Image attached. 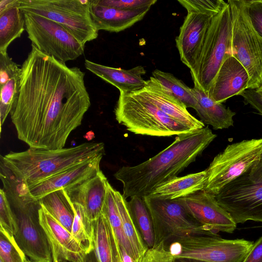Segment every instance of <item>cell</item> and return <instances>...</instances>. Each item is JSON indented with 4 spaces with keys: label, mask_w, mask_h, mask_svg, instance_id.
Returning <instances> with one entry per match:
<instances>
[{
    "label": "cell",
    "mask_w": 262,
    "mask_h": 262,
    "mask_svg": "<svg viewBox=\"0 0 262 262\" xmlns=\"http://www.w3.org/2000/svg\"><path fill=\"white\" fill-rule=\"evenodd\" d=\"M20 74L14 76L6 83L1 86V130L8 115L11 113L14 102L17 96L19 91Z\"/></svg>",
    "instance_id": "cell-33"
},
{
    "label": "cell",
    "mask_w": 262,
    "mask_h": 262,
    "mask_svg": "<svg viewBox=\"0 0 262 262\" xmlns=\"http://www.w3.org/2000/svg\"><path fill=\"white\" fill-rule=\"evenodd\" d=\"M174 262H206L204 261H201L193 259L185 258H175Z\"/></svg>",
    "instance_id": "cell-46"
},
{
    "label": "cell",
    "mask_w": 262,
    "mask_h": 262,
    "mask_svg": "<svg viewBox=\"0 0 262 262\" xmlns=\"http://www.w3.org/2000/svg\"><path fill=\"white\" fill-rule=\"evenodd\" d=\"M187 13H200L216 15L227 4L223 0H178Z\"/></svg>",
    "instance_id": "cell-35"
},
{
    "label": "cell",
    "mask_w": 262,
    "mask_h": 262,
    "mask_svg": "<svg viewBox=\"0 0 262 262\" xmlns=\"http://www.w3.org/2000/svg\"><path fill=\"white\" fill-rule=\"evenodd\" d=\"M243 262H262V236L254 243Z\"/></svg>",
    "instance_id": "cell-42"
},
{
    "label": "cell",
    "mask_w": 262,
    "mask_h": 262,
    "mask_svg": "<svg viewBox=\"0 0 262 262\" xmlns=\"http://www.w3.org/2000/svg\"><path fill=\"white\" fill-rule=\"evenodd\" d=\"M192 91L198 104L195 110L201 121L210 125L214 129L228 128L233 125V117L236 113L222 103H218L208 97L198 83H193Z\"/></svg>",
    "instance_id": "cell-23"
},
{
    "label": "cell",
    "mask_w": 262,
    "mask_h": 262,
    "mask_svg": "<svg viewBox=\"0 0 262 262\" xmlns=\"http://www.w3.org/2000/svg\"><path fill=\"white\" fill-rule=\"evenodd\" d=\"M135 92L155 105L173 119L193 130L205 127L204 124L201 120L190 114L187 107L166 92L152 76L146 81L144 88Z\"/></svg>",
    "instance_id": "cell-20"
},
{
    "label": "cell",
    "mask_w": 262,
    "mask_h": 262,
    "mask_svg": "<svg viewBox=\"0 0 262 262\" xmlns=\"http://www.w3.org/2000/svg\"><path fill=\"white\" fill-rule=\"evenodd\" d=\"M152 75L169 95L183 103L187 108L196 109L198 102L192 88L168 72L156 69L152 72Z\"/></svg>",
    "instance_id": "cell-29"
},
{
    "label": "cell",
    "mask_w": 262,
    "mask_h": 262,
    "mask_svg": "<svg viewBox=\"0 0 262 262\" xmlns=\"http://www.w3.org/2000/svg\"><path fill=\"white\" fill-rule=\"evenodd\" d=\"M115 198L125 235L130 243L135 262H139L148 248L143 241L128 210L126 199L115 190Z\"/></svg>",
    "instance_id": "cell-28"
},
{
    "label": "cell",
    "mask_w": 262,
    "mask_h": 262,
    "mask_svg": "<svg viewBox=\"0 0 262 262\" xmlns=\"http://www.w3.org/2000/svg\"><path fill=\"white\" fill-rule=\"evenodd\" d=\"M76 262H99L94 249L88 252H85Z\"/></svg>",
    "instance_id": "cell-44"
},
{
    "label": "cell",
    "mask_w": 262,
    "mask_h": 262,
    "mask_svg": "<svg viewBox=\"0 0 262 262\" xmlns=\"http://www.w3.org/2000/svg\"><path fill=\"white\" fill-rule=\"evenodd\" d=\"M72 204L75 216L71 233L85 251L88 252L94 248L92 222L86 215L82 206Z\"/></svg>",
    "instance_id": "cell-32"
},
{
    "label": "cell",
    "mask_w": 262,
    "mask_h": 262,
    "mask_svg": "<svg viewBox=\"0 0 262 262\" xmlns=\"http://www.w3.org/2000/svg\"><path fill=\"white\" fill-rule=\"evenodd\" d=\"M26 29L24 12L18 0L0 1V52H7L10 43Z\"/></svg>",
    "instance_id": "cell-24"
},
{
    "label": "cell",
    "mask_w": 262,
    "mask_h": 262,
    "mask_svg": "<svg viewBox=\"0 0 262 262\" xmlns=\"http://www.w3.org/2000/svg\"><path fill=\"white\" fill-rule=\"evenodd\" d=\"M114 112L117 122L135 134L169 137L194 131L135 92H120Z\"/></svg>",
    "instance_id": "cell-6"
},
{
    "label": "cell",
    "mask_w": 262,
    "mask_h": 262,
    "mask_svg": "<svg viewBox=\"0 0 262 262\" xmlns=\"http://www.w3.org/2000/svg\"><path fill=\"white\" fill-rule=\"evenodd\" d=\"M232 18L233 56L249 76L248 89L262 86V37L253 26L245 0L227 1Z\"/></svg>",
    "instance_id": "cell-9"
},
{
    "label": "cell",
    "mask_w": 262,
    "mask_h": 262,
    "mask_svg": "<svg viewBox=\"0 0 262 262\" xmlns=\"http://www.w3.org/2000/svg\"><path fill=\"white\" fill-rule=\"evenodd\" d=\"M38 201L52 216L71 232L75 213L72 203L63 189L52 192Z\"/></svg>",
    "instance_id": "cell-27"
},
{
    "label": "cell",
    "mask_w": 262,
    "mask_h": 262,
    "mask_svg": "<svg viewBox=\"0 0 262 262\" xmlns=\"http://www.w3.org/2000/svg\"><path fill=\"white\" fill-rule=\"evenodd\" d=\"M150 8L124 10L100 5L91 0L90 11L92 21L98 31L119 32L141 20Z\"/></svg>",
    "instance_id": "cell-21"
},
{
    "label": "cell",
    "mask_w": 262,
    "mask_h": 262,
    "mask_svg": "<svg viewBox=\"0 0 262 262\" xmlns=\"http://www.w3.org/2000/svg\"><path fill=\"white\" fill-rule=\"evenodd\" d=\"M215 198L236 224L262 222V182L252 181L247 172L225 186Z\"/></svg>",
    "instance_id": "cell-13"
},
{
    "label": "cell",
    "mask_w": 262,
    "mask_h": 262,
    "mask_svg": "<svg viewBox=\"0 0 262 262\" xmlns=\"http://www.w3.org/2000/svg\"><path fill=\"white\" fill-rule=\"evenodd\" d=\"M249 82L245 67L235 57L230 56L221 65L207 95L222 103L233 96L240 95L248 89Z\"/></svg>",
    "instance_id": "cell-17"
},
{
    "label": "cell",
    "mask_w": 262,
    "mask_h": 262,
    "mask_svg": "<svg viewBox=\"0 0 262 262\" xmlns=\"http://www.w3.org/2000/svg\"><path fill=\"white\" fill-rule=\"evenodd\" d=\"M143 198L152 218L154 246L177 237L206 229L189 212L180 199Z\"/></svg>",
    "instance_id": "cell-12"
},
{
    "label": "cell",
    "mask_w": 262,
    "mask_h": 262,
    "mask_svg": "<svg viewBox=\"0 0 262 262\" xmlns=\"http://www.w3.org/2000/svg\"><path fill=\"white\" fill-rule=\"evenodd\" d=\"M93 247L99 262H122L119 244L106 215L92 222Z\"/></svg>",
    "instance_id": "cell-25"
},
{
    "label": "cell",
    "mask_w": 262,
    "mask_h": 262,
    "mask_svg": "<svg viewBox=\"0 0 262 262\" xmlns=\"http://www.w3.org/2000/svg\"><path fill=\"white\" fill-rule=\"evenodd\" d=\"M252 24L262 37V0H245Z\"/></svg>",
    "instance_id": "cell-40"
},
{
    "label": "cell",
    "mask_w": 262,
    "mask_h": 262,
    "mask_svg": "<svg viewBox=\"0 0 262 262\" xmlns=\"http://www.w3.org/2000/svg\"><path fill=\"white\" fill-rule=\"evenodd\" d=\"M206 170L175 177L157 187L148 196L162 199L183 198L204 189Z\"/></svg>",
    "instance_id": "cell-26"
},
{
    "label": "cell",
    "mask_w": 262,
    "mask_h": 262,
    "mask_svg": "<svg viewBox=\"0 0 262 262\" xmlns=\"http://www.w3.org/2000/svg\"><path fill=\"white\" fill-rule=\"evenodd\" d=\"M104 155L102 142H85L69 148H29L1 156V164L18 180L30 186L77 165Z\"/></svg>",
    "instance_id": "cell-3"
},
{
    "label": "cell",
    "mask_w": 262,
    "mask_h": 262,
    "mask_svg": "<svg viewBox=\"0 0 262 262\" xmlns=\"http://www.w3.org/2000/svg\"><path fill=\"white\" fill-rule=\"evenodd\" d=\"M248 177L254 182H262V151L258 160L247 172Z\"/></svg>",
    "instance_id": "cell-43"
},
{
    "label": "cell",
    "mask_w": 262,
    "mask_h": 262,
    "mask_svg": "<svg viewBox=\"0 0 262 262\" xmlns=\"http://www.w3.org/2000/svg\"><path fill=\"white\" fill-rule=\"evenodd\" d=\"M189 212L206 229L232 233L237 224L218 203L215 196L204 190L180 199Z\"/></svg>",
    "instance_id": "cell-14"
},
{
    "label": "cell",
    "mask_w": 262,
    "mask_h": 262,
    "mask_svg": "<svg viewBox=\"0 0 262 262\" xmlns=\"http://www.w3.org/2000/svg\"><path fill=\"white\" fill-rule=\"evenodd\" d=\"M216 137L209 127L177 136L168 147L135 166H124L114 174L123 185V196L144 198L159 185L178 177Z\"/></svg>",
    "instance_id": "cell-2"
},
{
    "label": "cell",
    "mask_w": 262,
    "mask_h": 262,
    "mask_svg": "<svg viewBox=\"0 0 262 262\" xmlns=\"http://www.w3.org/2000/svg\"><path fill=\"white\" fill-rule=\"evenodd\" d=\"M254 243L245 239H226L202 229L164 243L175 258L206 262H243Z\"/></svg>",
    "instance_id": "cell-5"
},
{
    "label": "cell",
    "mask_w": 262,
    "mask_h": 262,
    "mask_svg": "<svg viewBox=\"0 0 262 262\" xmlns=\"http://www.w3.org/2000/svg\"><path fill=\"white\" fill-rule=\"evenodd\" d=\"M103 156H99L28 186L30 195L38 201L52 192L70 188L83 182L100 171V163Z\"/></svg>",
    "instance_id": "cell-18"
},
{
    "label": "cell",
    "mask_w": 262,
    "mask_h": 262,
    "mask_svg": "<svg viewBox=\"0 0 262 262\" xmlns=\"http://www.w3.org/2000/svg\"><path fill=\"white\" fill-rule=\"evenodd\" d=\"M24 15L28 37L42 53L65 63L83 54L84 45L59 24L33 13Z\"/></svg>",
    "instance_id": "cell-11"
},
{
    "label": "cell",
    "mask_w": 262,
    "mask_h": 262,
    "mask_svg": "<svg viewBox=\"0 0 262 262\" xmlns=\"http://www.w3.org/2000/svg\"><path fill=\"white\" fill-rule=\"evenodd\" d=\"M175 258L163 243L148 248L139 262H174Z\"/></svg>",
    "instance_id": "cell-39"
},
{
    "label": "cell",
    "mask_w": 262,
    "mask_h": 262,
    "mask_svg": "<svg viewBox=\"0 0 262 262\" xmlns=\"http://www.w3.org/2000/svg\"><path fill=\"white\" fill-rule=\"evenodd\" d=\"M100 5L124 10H136L150 8L157 0H94Z\"/></svg>",
    "instance_id": "cell-37"
},
{
    "label": "cell",
    "mask_w": 262,
    "mask_h": 262,
    "mask_svg": "<svg viewBox=\"0 0 262 262\" xmlns=\"http://www.w3.org/2000/svg\"><path fill=\"white\" fill-rule=\"evenodd\" d=\"M246 104H249L262 116V92L254 89H247L241 95Z\"/></svg>",
    "instance_id": "cell-41"
},
{
    "label": "cell",
    "mask_w": 262,
    "mask_h": 262,
    "mask_svg": "<svg viewBox=\"0 0 262 262\" xmlns=\"http://www.w3.org/2000/svg\"><path fill=\"white\" fill-rule=\"evenodd\" d=\"M85 68L98 77L117 88L120 92L138 91L146 85L142 76L146 73L141 66L125 70L102 65L85 59Z\"/></svg>",
    "instance_id": "cell-22"
},
{
    "label": "cell",
    "mask_w": 262,
    "mask_h": 262,
    "mask_svg": "<svg viewBox=\"0 0 262 262\" xmlns=\"http://www.w3.org/2000/svg\"><path fill=\"white\" fill-rule=\"evenodd\" d=\"M119 248L122 262H135L123 247L119 246Z\"/></svg>",
    "instance_id": "cell-45"
},
{
    "label": "cell",
    "mask_w": 262,
    "mask_h": 262,
    "mask_svg": "<svg viewBox=\"0 0 262 262\" xmlns=\"http://www.w3.org/2000/svg\"><path fill=\"white\" fill-rule=\"evenodd\" d=\"M21 68L9 57L7 52H0V85L15 76L19 75Z\"/></svg>",
    "instance_id": "cell-38"
},
{
    "label": "cell",
    "mask_w": 262,
    "mask_h": 262,
    "mask_svg": "<svg viewBox=\"0 0 262 262\" xmlns=\"http://www.w3.org/2000/svg\"><path fill=\"white\" fill-rule=\"evenodd\" d=\"M215 15L187 13L176 38L181 61L191 71L212 17Z\"/></svg>",
    "instance_id": "cell-15"
},
{
    "label": "cell",
    "mask_w": 262,
    "mask_h": 262,
    "mask_svg": "<svg viewBox=\"0 0 262 262\" xmlns=\"http://www.w3.org/2000/svg\"><path fill=\"white\" fill-rule=\"evenodd\" d=\"M108 183L100 170L83 182L63 190L71 203L82 206L93 222L102 213Z\"/></svg>",
    "instance_id": "cell-19"
},
{
    "label": "cell",
    "mask_w": 262,
    "mask_h": 262,
    "mask_svg": "<svg viewBox=\"0 0 262 262\" xmlns=\"http://www.w3.org/2000/svg\"><path fill=\"white\" fill-rule=\"evenodd\" d=\"M256 90L262 92V86L261 87H260L259 89H256Z\"/></svg>",
    "instance_id": "cell-47"
},
{
    "label": "cell",
    "mask_w": 262,
    "mask_h": 262,
    "mask_svg": "<svg viewBox=\"0 0 262 262\" xmlns=\"http://www.w3.org/2000/svg\"><path fill=\"white\" fill-rule=\"evenodd\" d=\"M91 0H18L20 9L59 24L84 45L98 36L91 19Z\"/></svg>",
    "instance_id": "cell-8"
},
{
    "label": "cell",
    "mask_w": 262,
    "mask_h": 262,
    "mask_svg": "<svg viewBox=\"0 0 262 262\" xmlns=\"http://www.w3.org/2000/svg\"><path fill=\"white\" fill-rule=\"evenodd\" d=\"M232 55V18L228 4L211 19L195 65L190 71L193 83H198L208 94L223 62Z\"/></svg>",
    "instance_id": "cell-7"
},
{
    "label": "cell",
    "mask_w": 262,
    "mask_h": 262,
    "mask_svg": "<svg viewBox=\"0 0 262 262\" xmlns=\"http://www.w3.org/2000/svg\"><path fill=\"white\" fill-rule=\"evenodd\" d=\"M28 260L15 237L0 230V261L27 262Z\"/></svg>",
    "instance_id": "cell-34"
},
{
    "label": "cell",
    "mask_w": 262,
    "mask_h": 262,
    "mask_svg": "<svg viewBox=\"0 0 262 262\" xmlns=\"http://www.w3.org/2000/svg\"><path fill=\"white\" fill-rule=\"evenodd\" d=\"M102 212L107 217L119 246L123 247L134 259L133 249L123 231L119 212L115 198V189L109 182L107 186L106 194Z\"/></svg>",
    "instance_id": "cell-31"
},
{
    "label": "cell",
    "mask_w": 262,
    "mask_h": 262,
    "mask_svg": "<svg viewBox=\"0 0 262 262\" xmlns=\"http://www.w3.org/2000/svg\"><path fill=\"white\" fill-rule=\"evenodd\" d=\"M15 215V241L31 262H53L52 251L41 226L39 201L30 195L28 186L18 180L8 182L4 186Z\"/></svg>",
    "instance_id": "cell-4"
},
{
    "label": "cell",
    "mask_w": 262,
    "mask_h": 262,
    "mask_svg": "<svg viewBox=\"0 0 262 262\" xmlns=\"http://www.w3.org/2000/svg\"><path fill=\"white\" fill-rule=\"evenodd\" d=\"M1 262V261H0Z\"/></svg>",
    "instance_id": "cell-48"
},
{
    "label": "cell",
    "mask_w": 262,
    "mask_h": 262,
    "mask_svg": "<svg viewBox=\"0 0 262 262\" xmlns=\"http://www.w3.org/2000/svg\"><path fill=\"white\" fill-rule=\"evenodd\" d=\"M16 224L14 214L5 191L0 190V230L14 237Z\"/></svg>",
    "instance_id": "cell-36"
},
{
    "label": "cell",
    "mask_w": 262,
    "mask_h": 262,
    "mask_svg": "<svg viewBox=\"0 0 262 262\" xmlns=\"http://www.w3.org/2000/svg\"><path fill=\"white\" fill-rule=\"evenodd\" d=\"M38 214L40 223L50 245L53 262H76L86 252L71 232L41 206Z\"/></svg>",
    "instance_id": "cell-16"
},
{
    "label": "cell",
    "mask_w": 262,
    "mask_h": 262,
    "mask_svg": "<svg viewBox=\"0 0 262 262\" xmlns=\"http://www.w3.org/2000/svg\"><path fill=\"white\" fill-rule=\"evenodd\" d=\"M31 46L20 67L11 121L29 148L61 149L91 105L85 74Z\"/></svg>",
    "instance_id": "cell-1"
},
{
    "label": "cell",
    "mask_w": 262,
    "mask_h": 262,
    "mask_svg": "<svg viewBox=\"0 0 262 262\" xmlns=\"http://www.w3.org/2000/svg\"><path fill=\"white\" fill-rule=\"evenodd\" d=\"M261 151L262 138L244 140L228 145L206 169L204 190L216 196L225 186L247 172L258 160Z\"/></svg>",
    "instance_id": "cell-10"
},
{
    "label": "cell",
    "mask_w": 262,
    "mask_h": 262,
    "mask_svg": "<svg viewBox=\"0 0 262 262\" xmlns=\"http://www.w3.org/2000/svg\"><path fill=\"white\" fill-rule=\"evenodd\" d=\"M127 207L143 241L149 248L155 244L152 218L143 198L133 196L127 202Z\"/></svg>",
    "instance_id": "cell-30"
}]
</instances>
